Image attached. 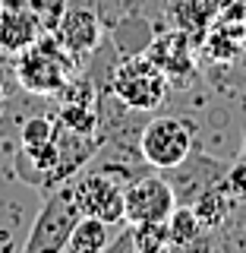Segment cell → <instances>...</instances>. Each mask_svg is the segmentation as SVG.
Instances as JSON below:
<instances>
[{
    "label": "cell",
    "instance_id": "6da1fadb",
    "mask_svg": "<svg viewBox=\"0 0 246 253\" xmlns=\"http://www.w3.org/2000/svg\"><path fill=\"white\" fill-rule=\"evenodd\" d=\"M76 73V57L54 32H41L38 42L16 54V79L32 95H60Z\"/></svg>",
    "mask_w": 246,
    "mask_h": 253
},
{
    "label": "cell",
    "instance_id": "7a4b0ae2",
    "mask_svg": "<svg viewBox=\"0 0 246 253\" xmlns=\"http://www.w3.org/2000/svg\"><path fill=\"white\" fill-rule=\"evenodd\" d=\"M171 79L145 51L126 54L110 73V92L130 111H155L168 98Z\"/></svg>",
    "mask_w": 246,
    "mask_h": 253
},
{
    "label": "cell",
    "instance_id": "3957f363",
    "mask_svg": "<svg viewBox=\"0 0 246 253\" xmlns=\"http://www.w3.org/2000/svg\"><path fill=\"white\" fill-rule=\"evenodd\" d=\"M82 218L73 196V184H60L54 190H47L41 212L32 221L29 237L22 241V250L26 253H60L67 250V241L73 234L76 221Z\"/></svg>",
    "mask_w": 246,
    "mask_h": 253
},
{
    "label": "cell",
    "instance_id": "277c9868",
    "mask_svg": "<svg viewBox=\"0 0 246 253\" xmlns=\"http://www.w3.org/2000/svg\"><path fill=\"white\" fill-rule=\"evenodd\" d=\"M196 126L186 117H152L139 130V158L155 171H174L193 152Z\"/></svg>",
    "mask_w": 246,
    "mask_h": 253
},
{
    "label": "cell",
    "instance_id": "5b68a950",
    "mask_svg": "<svg viewBox=\"0 0 246 253\" xmlns=\"http://www.w3.org/2000/svg\"><path fill=\"white\" fill-rule=\"evenodd\" d=\"M174 206H177V193H174L171 180L161 174H139L123 187V221L136 225V221H168Z\"/></svg>",
    "mask_w": 246,
    "mask_h": 253
},
{
    "label": "cell",
    "instance_id": "8992f818",
    "mask_svg": "<svg viewBox=\"0 0 246 253\" xmlns=\"http://www.w3.org/2000/svg\"><path fill=\"white\" fill-rule=\"evenodd\" d=\"M73 196L82 215H95L107 225L123 221V187L107 171H85L73 184Z\"/></svg>",
    "mask_w": 246,
    "mask_h": 253
},
{
    "label": "cell",
    "instance_id": "52a82bcc",
    "mask_svg": "<svg viewBox=\"0 0 246 253\" xmlns=\"http://www.w3.org/2000/svg\"><path fill=\"white\" fill-rule=\"evenodd\" d=\"M54 35L60 38V44L76 60H85L98 51L101 35H105V22L95 13V6H67L57 29H54Z\"/></svg>",
    "mask_w": 246,
    "mask_h": 253
},
{
    "label": "cell",
    "instance_id": "ba28073f",
    "mask_svg": "<svg viewBox=\"0 0 246 253\" xmlns=\"http://www.w3.org/2000/svg\"><path fill=\"white\" fill-rule=\"evenodd\" d=\"M145 54L164 70V76L174 79V83L186 85V83H193V79H196L193 38H189V32H183V29L161 32V35H155L152 42L145 44Z\"/></svg>",
    "mask_w": 246,
    "mask_h": 253
},
{
    "label": "cell",
    "instance_id": "9c48e42d",
    "mask_svg": "<svg viewBox=\"0 0 246 253\" xmlns=\"http://www.w3.org/2000/svg\"><path fill=\"white\" fill-rule=\"evenodd\" d=\"M41 32L44 26L29 0H3L0 6V51L3 54H22L38 42Z\"/></svg>",
    "mask_w": 246,
    "mask_h": 253
},
{
    "label": "cell",
    "instance_id": "30bf717a",
    "mask_svg": "<svg viewBox=\"0 0 246 253\" xmlns=\"http://www.w3.org/2000/svg\"><path fill=\"white\" fill-rule=\"evenodd\" d=\"M168 244L177 250H189V247H211V241L205 237V225L199 215L193 212V206L177 203L168 218Z\"/></svg>",
    "mask_w": 246,
    "mask_h": 253
},
{
    "label": "cell",
    "instance_id": "8fae6325",
    "mask_svg": "<svg viewBox=\"0 0 246 253\" xmlns=\"http://www.w3.org/2000/svg\"><path fill=\"white\" fill-rule=\"evenodd\" d=\"M234 209H237V203L224 193V190H221V180H218V184H211L209 190H202V193L196 196V203H193V212L199 215V221L205 225V231L221 228L227 218H231Z\"/></svg>",
    "mask_w": 246,
    "mask_h": 253
},
{
    "label": "cell",
    "instance_id": "7c38bea8",
    "mask_svg": "<svg viewBox=\"0 0 246 253\" xmlns=\"http://www.w3.org/2000/svg\"><path fill=\"white\" fill-rule=\"evenodd\" d=\"M110 228L114 225H107V221H101L95 215H82L76 221L70 241H67V253H101V250H107Z\"/></svg>",
    "mask_w": 246,
    "mask_h": 253
},
{
    "label": "cell",
    "instance_id": "4fadbf2b",
    "mask_svg": "<svg viewBox=\"0 0 246 253\" xmlns=\"http://www.w3.org/2000/svg\"><path fill=\"white\" fill-rule=\"evenodd\" d=\"M130 244L136 253H158L168 250V221H136L130 225Z\"/></svg>",
    "mask_w": 246,
    "mask_h": 253
},
{
    "label": "cell",
    "instance_id": "5bb4252c",
    "mask_svg": "<svg viewBox=\"0 0 246 253\" xmlns=\"http://www.w3.org/2000/svg\"><path fill=\"white\" fill-rule=\"evenodd\" d=\"M215 0H180L177 3V22L180 26L177 29H183V32H189L193 26H199V29H205L209 26V19L215 16Z\"/></svg>",
    "mask_w": 246,
    "mask_h": 253
},
{
    "label": "cell",
    "instance_id": "9a60e30c",
    "mask_svg": "<svg viewBox=\"0 0 246 253\" xmlns=\"http://www.w3.org/2000/svg\"><path fill=\"white\" fill-rule=\"evenodd\" d=\"M221 190H224L237 206L246 203V162L243 158H237L234 165H227L224 177H221Z\"/></svg>",
    "mask_w": 246,
    "mask_h": 253
},
{
    "label": "cell",
    "instance_id": "2e32d148",
    "mask_svg": "<svg viewBox=\"0 0 246 253\" xmlns=\"http://www.w3.org/2000/svg\"><path fill=\"white\" fill-rule=\"evenodd\" d=\"M54 136H57V121H51V117H32L22 126V146H44Z\"/></svg>",
    "mask_w": 246,
    "mask_h": 253
},
{
    "label": "cell",
    "instance_id": "e0dca14e",
    "mask_svg": "<svg viewBox=\"0 0 246 253\" xmlns=\"http://www.w3.org/2000/svg\"><path fill=\"white\" fill-rule=\"evenodd\" d=\"M29 3H32V10L38 13L44 32H54L57 22H60V16H63V10L70 6V0H29Z\"/></svg>",
    "mask_w": 246,
    "mask_h": 253
},
{
    "label": "cell",
    "instance_id": "ac0fdd59",
    "mask_svg": "<svg viewBox=\"0 0 246 253\" xmlns=\"http://www.w3.org/2000/svg\"><path fill=\"white\" fill-rule=\"evenodd\" d=\"M234 3V0H215V6H218V10H224V6H231Z\"/></svg>",
    "mask_w": 246,
    "mask_h": 253
},
{
    "label": "cell",
    "instance_id": "d6986e66",
    "mask_svg": "<svg viewBox=\"0 0 246 253\" xmlns=\"http://www.w3.org/2000/svg\"><path fill=\"white\" fill-rule=\"evenodd\" d=\"M240 158L246 162V126H243V152H240Z\"/></svg>",
    "mask_w": 246,
    "mask_h": 253
},
{
    "label": "cell",
    "instance_id": "ffe728a7",
    "mask_svg": "<svg viewBox=\"0 0 246 253\" xmlns=\"http://www.w3.org/2000/svg\"><path fill=\"white\" fill-rule=\"evenodd\" d=\"M0 6H3V0H0Z\"/></svg>",
    "mask_w": 246,
    "mask_h": 253
}]
</instances>
